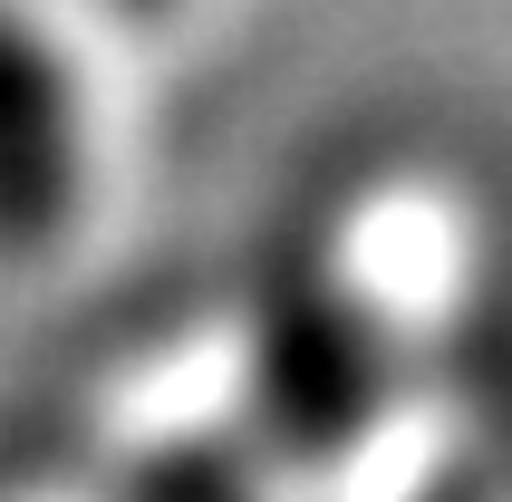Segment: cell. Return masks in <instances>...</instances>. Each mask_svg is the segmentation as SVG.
Returning <instances> with one entry per match:
<instances>
[{
    "mask_svg": "<svg viewBox=\"0 0 512 502\" xmlns=\"http://www.w3.org/2000/svg\"><path fill=\"white\" fill-rule=\"evenodd\" d=\"M116 502H261V483L232 445H165L126 474Z\"/></svg>",
    "mask_w": 512,
    "mask_h": 502,
    "instance_id": "3",
    "label": "cell"
},
{
    "mask_svg": "<svg viewBox=\"0 0 512 502\" xmlns=\"http://www.w3.org/2000/svg\"><path fill=\"white\" fill-rule=\"evenodd\" d=\"M397 396V338L329 271H290L261 290L242 329V406L271 464H348Z\"/></svg>",
    "mask_w": 512,
    "mask_h": 502,
    "instance_id": "1",
    "label": "cell"
},
{
    "mask_svg": "<svg viewBox=\"0 0 512 502\" xmlns=\"http://www.w3.org/2000/svg\"><path fill=\"white\" fill-rule=\"evenodd\" d=\"M87 203V107L58 39L0 0V261L68 242Z\"/></svg>",
    "mask_w": 512,
    "mask_h": 502,
    "instance_id": "2",
    "label": "cell"
}]
</instances>
